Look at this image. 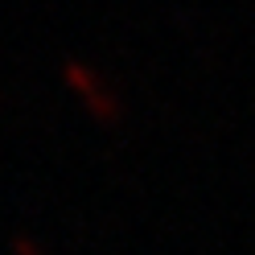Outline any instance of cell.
<instances>
[{"instance_id":"cell-2","label":"cell","mask_w":255,"mask_h":255,"mask_svg":"<svg viewBox=\"0 0 255 255\" xmlns=\"http://www.w3.org/2000/svg\"><path fill=\"white\" fill-rule=\"evenodd\" d=\"M8 251H12V255H54L45 243H37L33 235H12V239H8Z\"/></svg>"},{"instance_id":"cell-1","label":"cell","mask_w":255,"mask_h":255,"mask_svg":"<svg viewBox=\"0 0 255 255\" xmlns=\"http://www.w3.org/2000/svg\"><path fill=\"white\" fill-rule=\"evenodd\" d=\"M62 83L70 87V95L87 107V116H91L95 124H107V128L120 124L124 99L116 95V87H111L107 78L91 66V62H83V58H62Z\"/></svg>"}]
</instances>
